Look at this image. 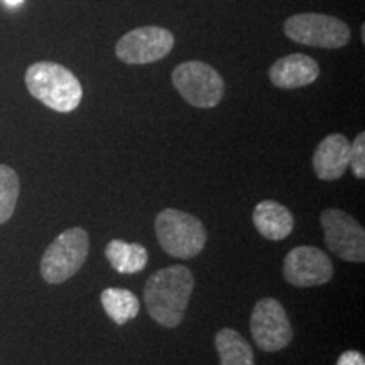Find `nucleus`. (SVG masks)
<instances>
[{"label": "nucleus", "mask_w": 365, "mask_h": 365, "mask_svg": "<svg viewBox=\"0 0 365 365\" xmlns=\"http://www.w3.org/2000/svg\"><path fill=\"white\" fill-rule=\"evenodd\" d=\"M195 277L188 267L171 266L149 277L144 287L145 308L154 322L164 328H176L185 318Z\"/></svg>", "instance_id": "nucleus-1"}, {"label": "nucleus", "mask_w": 365, "mask_h": 365, "mask_svg": "<svg viewBox=\"0 0 365 365\" xmlns=\"http://www.w3.org/2000/svg\"><path fill=\"white\" fill-rule=\"evenodd\" d=\"M26 86L36 100L54 112L70 113L83 98L80 80L63 65L39 61L27 68Z\"/></svg>", "instance_id": "nucleus-2"}, {"label": "nucleus", "mask_w": 365, "mask_h": 365, "mask_svg": "<svg viewBox=\"0 0 365 365\" xmlns=\"http://www.w3.org/2000/svg\"><path fill=\"white\" fill-rule=\"evenodd\" d=\"M154 227L164 252L176 259L196 257L207 244V230L202 220L181 210H163Z\"/></svg>", "instance_id": "nucleus-3"}, {"label": "nucleus", "mask_w": 365, "mask_h": 365, "mask_svg": "<svg viewBox=\"0 0 365 365\" xmlns=\"http://www.w3.org/2000/svg\"><path fill=\"white\" fill-rule=\"evenodd\" d=\"M90 240L80 227L68 228L59 234L41 259V276L49 284H61L75 276L88 257Z\"/></svg>", "instance_id": "nucleus-4"}, {"label": "nucleus", "mask_w": 365, "mask_h": 365, "mask_svg": "<svg viewBox=\"0 0 365 365\" xmlns=\"http://www.w3.org/2000/svg\"><path fill=\"white\" fill-rule=\"evenodd\" d=\"M284 34L309 48L339 49L350 41V29L339 17L318 12H301L284 22Z\"/></svg>", "instance_id": "nucleus-5"}, {"label": "nucleus", "mask_w": 365, "mask_h": 365, "mask_svg": "<svg viewBox=\"0 0 365 365\" xmlns=\"http://www.w3.org/2000/svg\"><path fill=\"white\" fill-rule=\"evenodd\" d=\"M173 85L190 105L213 108L222 102L225 83L215 68L203 61L181 63L173 71Z\"/></svg>", "instance_id": "nucleus-6"}, {"label": "nucleus", "mask_w": 365, "mask_h": 365, "mask_svg": "<svg viewBox=\"0 0 365 365\" xmlns=\"http://www.w3.org/2000/svg\"><path fill=\"white\" fill-rule=\"evenodd\" d=\"M250 333L264 352H277L291 344L293 328L279 301L262 298L255 303L250 314Z\"/></svg>", "instance_id": "nucleus-7"}, {"label": "nucleus", "mask_w": 365, "mask_h": 365, "mask_svg": "<svg viewBox=\"0 0 365 365\" xmlns=\"http://www.w3.org/2000/svg\"><path fill=\"white\" fill-rule=\"evenodd\" d=\"M175 46V36L164 27L144 26L122 36L115 54L127 65H149L166 58Z\"/></svg>", "instance_id": "nucleus-8"}, {"label": "nucleus", "mask_w": 365, "mask_h": 365, "mask_svg": "<svg viewBox=\"0 0 365 365\" xmlns=\"http://www.w3.org/2000/svg\"><path fill=\"white\" fill-rule=\"evenodd\" d=\"M322 227L327 247L333 254L349 262L365 261V232L352 215L344 210L328 208L322 213Z\"/></svg>", "instance_id": "nucleus-9"}, {"label": "nucleus", "mask_w": 365, "mask_h": 365, "mask_svg": "<svg viewBox=\"0 0 365 365\" xmlns=\"http://www.w3.org/2000/svg\"><path fill=\"white\" fill-rule=\"evenodd\" d=\"M282 274L291 286H319L331 281L333 264L322 249L312 247V245H299L286 255Z\"/></svg>", "instance_id": "nucleus-10"}, {"label": "nucleus", "mask_w": 365, "mask_h": 365, "mask_svg": "<svg viewBox=\"0 0 365 365\" xmlns=\"http://www.w3.org/2000/svg\"><path fill=\"white\" fill-rule=\"evenodd\" d=\"M319 76V66L312 56L303 53L279 58L269 70V80L274 86L294 90L312 85Z\"/></svg>", "instance_id": "nucleus-11"}, {"label": "nucleus", "mask_w": 365, "mask_h": 365, "mask_svg": "<svg viewBox=\"0 0 365 365\" xmlns=\"http://www.w3.org/2000/svg\"><path fill=\"white\" fill-rule=\"evenodd\" d=\"M350 164V140L344 134H330L313 154V170L323 181L340 180Z\"/></svg>", "instance_id": "nucleus-12"}, {"label": "nucleus", "mask_w": 365, "mask_h": 365, "mask_svg": "<svg viewBox=\"0 0 365 365\" xmlns=\"http://www.w3.org/2000/svg\"><path fill=\"white\" fill-rule=\"evenodd\" d=\"M252 220L259 234L269 240L286 239L294 228V218L289 210L274 200L259 203L254 210Z\"/></svg>", "instance_id": "nucleus-13"}, {"label": "nucleus", "mask_w": 365, "mask_h": 365, "mask_svg": "<svg viewBox=\"0 0 365 365\" xmlns=\"http://www.w3.org/2000/svg\"><path fill=\"white\" fill-rule=\"evenodd\" d=\"M105 257L118 274H137L148 266V250L140 244L112 240L105 247Z\"/></svg>", "instance_id": "nucleus-14"}, {"label": "nucleus", "mask_w": 365, "mask_h": 365, "mask_svg": "<svg viewBox=\"0 0 365 365\" xmlns=\"http://www.w3.org/2000/svg\"><path fill=\"white\" fill-rule=\"evenodd\" d=\"M215 346L220 365H255L250 344L232 328H222L217 333Z\"/></svg>", "instance_id": "nucleus-15"}, {"label": "nucleus", "mask_w": 365, "mask_h": 365, "mask_svg": "<svg viewBox=\"0 0 365 365\" xmlns=\"http://www.w3.org/2000/svg\"><path fill=\"white\" fill-rule=\"evenodd\" d=\"M100 299H102V307L107 312L108 318L115 322L117 325H125L127 322H130L139 314V298L124 287H107L100 296Z\"/></svg>", "instance_id": "nucleus-16"}, {"label": "nucleus", "mask_w": 365, "mask_h": 365, "mask_svg": "<svg viewBox=\"0 0 365 365\" xmlns=\"http://www.w3.org/2000/svg\"><path fill=\"white\" fill-rule=\"evenodd\" d=\"M21 182L17 173L7 164H0V225L11 220L19 200Z\"/></svg>", "instance_id": "nucleus-17"}, {"label": "nucleus", "mask_w": 365, "mask_h": 365, "mask_svg": "<svg viewBox=\"0 0 365 365\" xmlns=\"http://www.w3.org/2000/svg\"><path fill=\"white\" fill-rule=\"evenodd\" d=\"M349 168H352L354 175L359 180L365 178V134H360L355 137L354 143H350V164Z\"/></svg>", "instance_id": "nucleus-18"}, {"label": "nucleus", "mask_w": 365, "mask_h": 365, "mask_svg": "<svg viewBox=\"0 0 365 365\" xmlns=\"http://www.w3.org/2000/svg\"><path fill=\"white\" fill-rule=\"evenodd\" d=\"M336 365H365V357L357 350H346L336 360Z\"/></svg>", "instance_id": "nucleus-19"}, {"label": "nucleus", "mask_w": 365, "mask_h": 365, "mask_svg": "<svg viewBox=\"0 0 365 365\" xmlns=\"http://www.w3.org/2000/svg\"><path fill=\"white\" fill-rule=\"evenodd\" d=\"M6 4L9 7H17V6H21L22 0H6Z\"/></svg>", "instance_id": "nucleus-20"}]
</instances>
